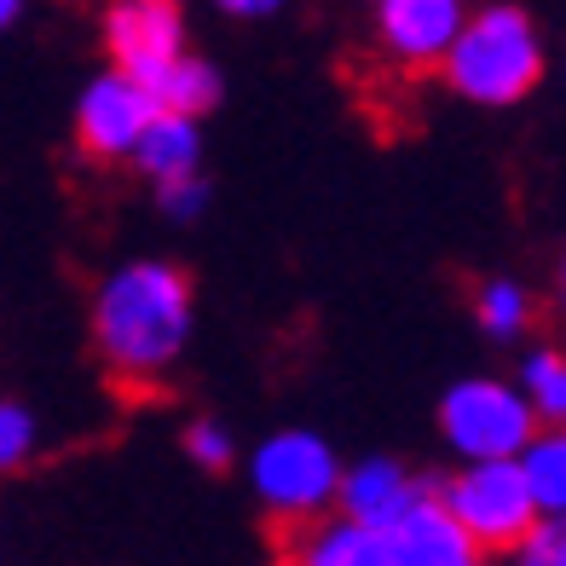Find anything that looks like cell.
<instances>
[{
    "label": "cell",
    "mask_w": 566,
    "mask_h": 566,
    "mask_svg": "<svg viewBox=\"0 0 566 566\" xmlns=\"http://www.w3.org/2000/svg\"><path fill=\"white\" fill-rule=\"evenodd\" d=\"M93 353L105 370L127 388H157L174 376V365L191 347L197 329V295L191 277L163 254H139L98 277L93 306H87Z\"/></svg>",
    "instance_id": "cell-1"
},
{
    "label": "cell",
    "mask_w": 566,
    "mask_h": 566,
    "mask_svg": "<svg viewBox=\"0 0 566 566\" xmlns=\"http://www.w3.org/2000/svg\"><path fill=\"white\" fill-rule=\"evenodd\" d=\"M440 75L457 98L485 111H509L521 98H532V87L544 82V35H537L532 12L509 7V0L469 12L457 41L446 46Z\"/></svg>",
    "instance_id": "cell-2"
},
{
    "label": "cell",
    "mask_w": 566,
    "mask_h": 566,
    "mask_svg": "<svg viewBox=\"0 0 566 566\" xmlns=\"http://www.w3.org/2000/svg\"><path fill=\"white\" fill-rule=\"evenodd\" d=\"M336 480L342 457L313 428H277L249 451V492L283 526H306L336 509Z\"/></svg>",
    "instance_id": "cell-3"
},
{
    "label": "cell",
    "mask_w": 566,
    "mask_h": 566,
    "mask_svg": "<svg viewBox=\"0 0 566 566\" xmlns=\"http://www.w3.org/2000/svg\"><path fill=\"white\" fill-rule=\"evenodd\" d=\"M532 433H537L532 405L503 376H462L440 399V440L457 462L521 457Z\"/></svg>",
    "instance_id": "cell-4"
},
{
    "label": "cell",
    "mask_w": 566,
    "mask_h": 566,
    "mask_svg": "<svg viewBox=\"0 0 566 566\" xmlns=\"http://www.w3.org/2000/svg\"><path fill=\"white\" fill-rule=\"evenodd\" d=\"M457 526L474 537L480 549H521L526 532L537 526V509H532V492H526V474L514 457H485V462H462L451 480L433 485Z\"/></svg>",
    "instance_id": "cell-5"
},
{
    "label": "cell",
    "mask_w": 566,
    "mask_h": 566,
    "mask_svg": "<svg viewBox=\"0 0 566 566\" xmlns=\"http://www.w3.org/2000/svg\"><path fill=\"white\" fill-rule=\"evenodd\" d=\"M163 105L150 98L145 82H134L127 70H98L93 82L75 98V150L87 163H127L134 145L145 134V122L157 116Z\"/></svg>",
    "instance_id": "cell-6"
},
{
    "label": "cell",
    "mask_w": 566,
    "mask_h": 566,
    "mask_svg": "<svg viewBox=\"0 0 566 566\" xmlns=\"http://www.w3.org/2000/svg\"><path fill=\"white\" fill-rule=\"evenodd\" d=\"M105 53L116 70H127L134 82H157V75L179 59L191 53L186 41V12H179V0H111L105 7Z\"/></svg>",
    "instance_id": "cell-7"
},
{
    "label": "cell",
    "mask_w": 566,
    "mask_h": 566,
    "mask_svg": "<svg viewBox=\"0 0 566 566\" xmlns=\"http://www.w3.org/2000/svg\"><path fill=\"white\" fill-rule=\"evenodd\" d=\"M462 18H469V0H376L370 7L376 53L405 75H428L440 70Z\"/></svg>",
    "instance_id": "cell-8"
},
{
    "label": "cell",
    "mask_w": 566,
    "mask_h": 566,
    "mask_svg": "<svg viewBox=\"0 0 566 566\" xmlns=\"http://www.w3.org/2000/svg\"><path fill=\"white\" fill-rule=\"evenodd\" d=\"M388 555L394 566H480V544L457 526V514L433 497V485L388 526Z\"/></svg>",
    "instance_id": "cell-9"
},
{
    "label": "cell",
    "mask_w": 566,
    "mask_h": 566,
    "mask_svg": "<svg viewBox=\"0 0 566 566\" xmlns=\"http://www.w3.org/2000/svg\"><path fill=\"white\" fill-rule=\"evenodd\" d=\"M422 492H428V485L410 474L399 457H358L353 469L342 462L336 509L347 514V521H365V526H376V532H388Z\"/></svg>",
    "instance_id": "cell-10"
},
{
    "label": "cell",
    "mask_w": 566,
    "mask_h": 566,
    "mask_svg": "<svg viewBox=\"0 0 566 566\" xmlns=\"http://www.w3.org/2000/svg\"><path fill=\"white\" fill-rule=\"evenodd\" d=\"M290 566H394V555H388V532L347 521V514H318L295 537Z\"/></svg>",
    "instance_id": "cell-11"
},
{
    "label": "cell",
    "mask_w": 566,
    "mask_h": 566,
    "mask_svg": "<svg viewBox=\"0 0 566 566\" xmlns=\"http://www.w3.org/2000/svg\"><path fill=\"white\" fill-rule=\"evenodd\" d=\"M134 163L150 186H168V179H186V174H202V116H186V111H157L145 122V134L134 145Z\"/></svg>",
    "instance_id": "cell-12"
},
{
    "label": "cell",
    "mask_w": 566,
    "mask_h": 566,
    "mask_svg": "<svg viewBox=\"0 0 566 566\" xmlns=\"http://www.w3.org/2000/svg\"><path fill=\"white\" fill-rule=\"evenodd\" d=\"M514 462L526 474L537 521H566V428H537Z\"/></svg>",
    "instance_id": "cell-13"
},
{
    "label": "cell",
    "mask_w": 566,
    "mask_h": 566,
    "mask_svg": "<svg viewBox=\"0 0 566 566\" xmlns=\"http://www.w3.org/2000/svg\"><path fill=\"white\" fill-rule=\"evenodd\" d=\"M220 93H226V82L202 53H179L157 82H150V98H157L163 111H186V116H209L220 105Z\"/></svg>",
    "instance_id": "cell-14"
},
{
    "label": "cell",
    "mask_w": 566,
    "mask_h": 566,
    "mask_svg": "<svg viewBox=\"0 0 566 566\" xmlns=\"http://www.w3.org/2000/svg\"><path fill=\"white\" fill-rule=\"evenodd\" d=\"M514 388L526 394L537 428H566V347H532L521 358Z\"/></svg>",
    "instance_id": "cell-15"
},
{
    "label": "cell",
    "mask_w": 566,
    "mask_h": 566,
    "mask_svg": "<svg viewBox=\"0 0 566 566\" xmlns=\"http://www.w3.org/2000/svg\"><path fill=\"white\" fill-rule=\"evenodd\" d=\"M474 318H480V329H485L492 342L526 336V329H532V295H526V283H514V277H485L480 295H474Z\"/></svg>",
    "instance_id": "cell-16"
},
{
    "label": "cell",
    "mask_w": 566,
    "mask_h": 566,
    "mask_svg": "<svg viewBox=\"0 0 566 566\" xmlns=\"http://www.w3.org/2000/svg\"><path fill=\"white\" fill-rule=\"evenodd\" d=\"M41 451V417L23 399H0V474H18Z\"/></svg>",
    "instance_id": "cell-17"
},
{
    "label": "cell",
    "mask_w": 566,
    "mask_h": 566,
    "mask_svg": "<svg viewBox=\"0 0 566 566\" xmlns=\"http://www.w3.org/2000/svg\"><path fill=\"white\" fill-rule=\"evenodd\" d=\"M186 457L197 462V469L220 474V469H231V462H238V440H231V428H226V422L202 417V422L186 428Z\"/></svg>",
    "instance_id": "cell-18"
},
{
    "label": "cell",
    "mask_w": 566,
    "mask_h": 566,
    "mask_svg": "<svg viewBox=\"0 0 566 566\" xmlns=\"http://www.w3.org/2000/svg\"><path fill=\"white\" fill-rule=\"evenodd\" d=\"M209 179L202 174H186V179H168V186H157V209L174 220V226H191V220H202L209 214Z\"/></svg>",
    "instance_id": "cell-19"
},
{
    "label": "cell",
    "mask_w": 566,
    "mask_h": 566,
    "mask_svg": "<svg viewBox=\"0 0 566 566\" xmlns=\"http://www.w3.org/2000/svg\"><path fill=\"white\" fill-rule=\"evenodd\" d=\"M526 549L544 555L549 566H566V521H537V526L526 532Z\"/></svg>",
    "instance_id": "cell-20"
},
{
    "label": "cell",
    "mask_w": 566,
    "mask_h": 566,
    "mask_svg": "<svg viewBox=\"0 0 566 566\" xmlns=\"http://www.w3.org/2000/svg\"><path fill=\"white\" fill-rule=\"evenodd\" d=\"M209 7H220L226 18H238V23H261V18L283 12V0H209Z\"/></svg>",
    "instance_id": "cell-21"
},
{
    "label": "cell",
    "mask_w": 566,
    "mask_h": 566,
    "mask_svg": "<svg viewBox=\"0 0 566 566\" xmlns=\"http://www.w3.org/2000/svg\"><path fill=\"white\" fill-rule=\"evenodd\" d=\"M555 313H560V324H566V249L555 254Z\"/></svg>",
    "instance_id": "cell-22"
},
{
    "label": "cell",
    "mask_w": 566,
    "mask_h": 566,
    "mask_svg": "<svg viewBox=\"0 0 566 566\" xmlns=\"http://www.w3.org/2000/svg\"><path fill=\"white\" fill-rule=\"evenodd\" d=\"M23 12H30V0H0V35H7Z\"/></svg>",
    "instance_id": "cell-23"
},
{
    "label": "cell",
    "mask_w": 566,
    "mask_h": 566,
    "mask_svg": "<svg viewBox=\"0 0 566 566\" xmlns=\"http://www.w3.org/2000/svg\"><path fill=\"white\" fill-rule=\"evenodd\" d=\"M509 555H514V566H549V560H544V555H532V549H526V544H521V549H509Z\"/></svg>",
    "instance_id": "cell-24"
}]
</instances>
